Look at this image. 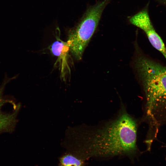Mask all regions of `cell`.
<instances>
[{"label":"cell","mask_w":166,"mask_h":166,"mask_svg":"<svg viewBox=\"0 0 166 166\" xmlns=\"http://www.w3.org/2000/svg\"><path fill=\"white\" fill-rule=\"evenodd\" d=\"M165 147H166V146H165Z\"/></svg>","instance_id":"cell-10"},{"label":"cell","mask_w":166,"mask_h":166,"mask_svg":"<svg viewBox=\"0 0 166 166\" xmlns=\"http://www.w3.org/2000/svg\"><path fill=\"white\" fill-rule=\"evenodd\" d=\"M14 79V77L11 78L8 77L6 74V73L3 82L2 84L0 85V111L2 106L6 102V101L4 99L2 95L5 87L8 83Z\"/></svg>","instance_id":"cell-7"},{"label":"cell","mask_w":166,"mask_h":166,"mask_svg":"<svg viewBox=\"0 0 166 166\" xmlns=\"http://www.w3.org/2000/svg\"><path fill=\"white\" fill-rule=\"evenodd\" d=\"M61 166H64L62 165Z\"/></svg>","instance_id":"cell-9"},{"label":"cell","mask_w":166,"mask_h":166,"mask_svg":"<svg viewBox=\"0 0 166 166\" xmlns=\"http://www.w3.org/2000/svg\"><path fill=\"white\" fill-rule=\"evenodd\" d=\"M61 162L64 166H81V161L71 155L64 156L61 159Z\"/></svg>","instance_id":"cell-6"},{"label":"cell","mask_w":166,"mask_h":166,"mask_svg":"<svg viewBox=\"0 0 166 166\" xmlns=\"http://www.w3.org/2000/svg\"><path fill=\"white\" fill-rule=\"evenodd\" d=\"M135 66L144 94V118L156 127L166 122V66L141 56Z\"/></svg>","instance_id":"cell-2"},{"label":"cell","mask_w":166,"mask_h":166,"mask_svg":"<svg viewBox=\"0 0 166 166\" xmlns=\"http://www.w3.org/2000/svg\"><path fill=\"white\" fill-rule=\"evenodd\" d=\"M162 2L166 5V0H160Z\"/></svg>","instance_id":"cell-8"},{"label":"cell","mask_w":166,"mask_h":166,"mask_svg":"<svg viewBox=\"0 0 166 166\" xmlns=\"http://www.w3.org/2000/svg\"><path fill=\"white\" fill-rule=\"evenodd\" d=\"M18 110L10 113H3L0 111V132L12 130L15 125Z\"/></svg>","instance_id":"cell-5"},{"label":"cell","mask_w":166,"mask_h":166,"mask_svg":"<svg viewBox=\"0 0 166 166\" xmlns=\"http://www.w3.org/2000/svg\"><path fill=\"white\" fill-rule=\"evenodd\" d=\"M111 0L99 1L89 6L79 23L68 33L69 51L77 60L81 59L84 50L98 25L103 12Z\"/></svg>","instance_id":"cell-3"},{"label":"cell","mask_w":166,"mask_h":166,"mask_svg":"<svg viewBox=\"0 0 166 166\" xmlns=\"http://www.w3.org/2000/svg\"><path fill=\"white\" fill-rule=\"evenodd\" d=\"M137 121L122 106L114 118L93 127L72 128L67 136L81 143L86 155L106 157L131 155L138 151Z\"/></svg>","instance_id":"cell-1"},{"label":"cell","mask_w":166,"mask_h":166,"mask_svg":"<svg viewBox=\"0 0 166 166\" xmlns=\"http://www.w3.org/2000/svg\"><path fill=\"white\" fill-rule=\"evenodd\" d=\"M57 40L50 46V50L52 53L58 57L59 62L61 65L62 74L65 67H68V62L69 51V45L67 42L61 40L59 36H57Z\"/></svg>","instance_id":"cell-4"}]
</instances>
